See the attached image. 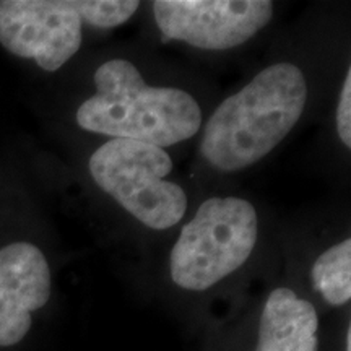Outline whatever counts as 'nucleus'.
Returning <instances> with one entry per match:
<instances>
[{
	"label": "nucleus",
	"instance_id": "obj_1",
	"mask_svg": "<svg viewBox=\"0 0 351 351\" xmlns=\"http://www.w3.org/2000/svg\"><path fill=\"white\" fill-rule=\"evenodd\" d=\"M306 101L307 83L300 67L278 62L263 69L215 109L202 135V156L225 173L258 163L298 124Z\"/></svg>",
	"mask_w": 351,
	"mask_h": 351
},
{
	"label": "nucleus",
	"instance_id": "obj_2",
	"mask_svg": "<svg viewBox=\"0 0 351 351\" xmlns=\"http://www.w3.org/2000/svg\"><path fill=\"white\" fill-rule=\"evenodd\" d=\"M95 88V95L77 111V124L83 130L165 150L192 138L202 125V111L194 96L179 88L147 85L127 59L99 65Z\"/></svg>",
	"mask_w": 351,
	"mask_h": 351
},
{
	"label": "nucleus",
	"instance_id": "obj_3",
	"mask_svg": "<svg viewBox=\"0 0 351 351\" xmlns=\"http://www.w3.org/2000/svg\"><path fill=\"white\" fill-rule=\"evenodd\" d=\"M257 232V212L251 202L238 197L205 200L176 241L171 278L189 291H205L247 262Z\"/></svg>",
	"mask_w": 351,
	"mask_h": 351
},
{
	"label": "nucleus",
	"instance_id": "obj_4",
	"mask_svg": "<svg viewBox=\"0 0 351 351\" xmlns=\"http://www.w3.org/2000/svg\"><path fill=\"white\" fill-rule=\"evenodd\" d=\"M88 168L98 187L147 228L168 230L186 215V192L166 181L173 160L163 148L111 138L95 150Z\"/></svg>",
	"mask_w": 351,
	"mask_h": 351
},
{
	"label": "nucleus",
	"instance_id": "obj_5",
	"mask_svg": "<svg viewBox=\"0 0 351 351\" xmlns=\"http://www.w3.org/2000/svg\"><path fill=\"white\" fill-rule=\"evenodd\" d=\"M101 21L99 0H0V44L56 72L80 49L83 23Z\"/></svg>",
	"mask_w": 351,
	"mask_h": 351
},
{
	"label": "nucleus",
	"instance_id": "obj_6",
	"mask_svg": "<svg viewBox=\"0 0 351 351\" xmlns=\"http://www.w3.org/2000/svg\"><path fill=\"white\" fill-rule=\"evenodd\" d=\"M153 15L165 41H182L205 51L241 46L270 23L267 0H156Z\"/></svg>",
	"mask_w": 351,
	"mask_h": 351
},
{
	"label": "nucleus",
	"instance_id": "obj_7",
	"mask_svg": "<svg viewBox=\"0 0 351 351\" xmlns=\"http://www.w3.org/2000/svg\"><path fill=\"white\" fill-rule=\"evenodd\" d=\"M51 298V269L34 244L0 249V346L20 343L32 328V314Z\"/></svg>",
	"mask_w": 351,
	"mask_h": 351
},
{
	"label": "nucleus",
	"instance_id": "obj_8",
	"mask_svg": "<svg viewBox=\"0 0 351 351\" xmlns=\"http://www.w3.org/2000/svg\"><path fill=\"white\" fill-rule=\"evenodd\" d=\"M319 317L309 301L276 288L263 306L256 351H317Z\"/></svg>",
	"mask_w": 351,
	"mask_h": 351
},
{
	"label": "nucleus",
	"instance_id": "obj_9",
	"mask_svg": "<svg viewBox=\"0 0 351 351\" xmlns=\"http://www.w3.org/2000/svg\"><path fill=\"white\" fill-rule=\"evenodd\" d=\"M311 278L328 304H346L351 298V239L327 249L314 262Z\"/></svg>",
	"mask_w": 351,
	"mask_h": 351
},
{
	"label": "nucleus",
	"instance_id": "obj_10",
	"mask_svg": "<svg viewBox=\"0 0 351 351\" xmlns=\"http://www.w3.org/2000/svg\"><path fill=\"white\" fill-rule=\"evenodd\" d=\"M337 130L341 143L346 148L351 147V70L346 72L343 86H341L339 108H337Z\"/></svg>",
	"mask_w": 351,
	"mask_h": 351
},
{
	"label": "nucleus",
	"instance_id": "obj_11",
	"mask_svg": "<svg viewBox=\"0 0 351 351\" xmlns=\"http://www.w3.org/2000/svg\"><path fill=\"white\" fill-rule=\"evenodd\" d=\"M346 351H351V328H348V333H346Z\"/></svg>",
	"mask_w": 351,
	"mask_h": 351
}]
</instances>
